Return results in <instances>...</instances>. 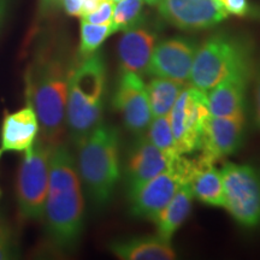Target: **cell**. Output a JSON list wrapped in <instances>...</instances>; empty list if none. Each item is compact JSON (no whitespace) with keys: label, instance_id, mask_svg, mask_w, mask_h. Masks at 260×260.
Here are the masks:
<instances>
[{"label":"cell","instance_id":"cell-1","mask_svg":"<svg viewBox=\"0 0 260 260\" xmlns=\"http://www.w3.org/2000/svg\"><path fill=\"white\" fill-rule=\"evenodd\" d=\"M51 239L69 248L83 229L84 200L76 162L64 145H54L50 158V182L44 216Z\"/></svg>","mask_w":260,"mask_h":260},{"label":"cell","instance_id":"cell-22","mask_svg":"<svg viewBox=\"0 0 260 260\" xmlns=\"http://www.w3.org/2000/svg\"><path fill=\"white\" fill-rule=\"evenodd\" d=\"M145 135L155 147L164 152L168 157L171 159L181 157L176 142H175L174 134H172L169 116L153 117L147 130L145 132Z\"/></svg>","mask_w":260,"mask_h":260},{"label":"cell","instance_id":"cell-26","mask_svg":"<svg viewBox=\"0 0 260 260\" xmlns=\"http://www.w3.org/2000/svg\"><path fill=\"white\" fill-rule=\"evenodd\" d=\"M115 4L116 3L113 0H103L94 11L81 18H82V21L93 24H112Z\"/></svg>","mask_w":260,"mask_h":260},{"label":"cell","instance_id":"cell-23","mask_svg":"<svg viewBox=\"0 0 260 260\" xmlns=\"http://www.w3.org/2000/svg\"><path fill=\"white\" fill-rule=\"evenodd\" d=\"M145 0H121L116 3L113 10V30L125 31L142 21V8Z\"/></svg>","mask_w":260,"mask_h":260},{"label":"cell","instance_id":"cell-19","mask_svg":"<svg viewBox=\"0 0 260 260\" xmlns=\"http://www.w3.org/2000/svg\"><path fill=\"white\" fill-rule=\"evenodd\" d=\"M110 251L122 260H174L176 252L170 241L158 235L138 236L110 243Z\"/></svg>","mask_w":260,"mask_h":260},{"label":"cell","instance_id":"cell-21","mask_svg":"<svg viewBox=\"0 0 260 260\" xmlns=\"http://www.w3.org/2000/svg\"><path fill=\"white\" fill-rule=\"evenodd\" d=\"M187 86L164 77H153L146 86L152 116H169L181 92Z\"/></svg>","mask_w":260,"mask_h":260},{"label":"cell","instance_id":"cell-7","mask_svg":"<svg viewBox=\"0 0 260 260\" xmlns=\"http://www.w3.org/2000/svg\"><path fill=\"white\" fill-rule=\"evenodd\" d=\"M52 147L41 139L24 152L17 178L18 207L24 218L38 219L44 216Z\"/></svg>","mask_w":260,"mask_h":260},{"label":"cell","instance_id":"cell-27","mask_svg":"<svg viewBox=\"0 0 260 260\" xmlns=\"http://www.w3.org/2000/svg\"><path fill=\"white\" fill-rule=\"evenodd\" d=\"M15 246L9 229L0 224V260L14 258Z\"/></svg>","mask_w":260,"mask_h":260},{"label":"cell","instance_id":"cell-28","mask_svg":"<svg viewBox=\"0 0 260 260\" xmlns=\"http://www.w3.org/2000/svg\"><path fill=\"white\" fill-rule=\"evenodd\" d=\"M60 4L63 5L68 15L81 17L83 10V0H60Z\"/></svg>","mask_w":260,"mask_h":260},{"label":"cell","instance_id":"cell-10","mask_svg":"<svg viewBox=\"0 0 260 260\" xmlns=\"http://www.w3.org/2000/svg\"><path fill=\"white\" fill-rule=\"evenodd\" d=\"M177 160L169 171L162 172L128 191L130 213L133 216L154 220L160 211L170 203L178 188L186 183L178 170Z\"/></svg>","mask_w":260,"mask_h":260},{"label":"cell","instance_id":"cell-17","mask_svg":"<svg viewBox=\"0 0 260 260\" xmlns=\"http://www.w3.org/2000/svg\"><path fill=\"white\" fill-rule=\"evenodd\" d=\"M40 124L37 112L27 103L23 109L6 113L0 135V157L10 152H25L37 141Z\"/></svg>","mask_w":260,"mask_h":260},{"label":"cell","instance_id":"cell-16","mask_svg":"<svg viewBox=\"0 0 260 260\" xmlns=\"http://www.w3.org/2000/svg\"><path fill=\"white\" fill-rule=\"evenodd\" d=\"M157 39L158 32L142 21L125 30L118 44L121 69L146 75Z\"/></svg>","mask_w":260,"mask_h":260},{"label":"cell","instance_id":"cell-13","mask_svg":"<svg viewBox=\"0 0 260 260\" xmlns=\"http://www.w3.org/2000/svg\"><path fill=\"white\" fill-rule=\"evenodd\" d=\"M245 133V115L233 117L210 115L201 134L199 149L204 155L216 161L236 153L243 144Z\"/></svg>","mask_w":260,"mask_h":260},{"label":"cell","instance_id":"cell-8","mask_svg":"<svg viewBox=\"0 0 260 260\" xmlns=\"http://www.w3.org/2000/svg\"><path fill=\"white\" fill-rule=\"evenodd\" d=\"M210 115L207 94L188 84L169 113L172 134L181 155L199 149L201 134Z\"/></svg>","mask_w":260,"mask_h":260},{"label":"cell","instance_id":"cell-29","mask_svg":"<svg viewBox=\"0 0 260 260\" xmlns=\"http://www.w3.org/2000/svg\"><path fill=\"white\" fill-rule=\"evenodd\" d=\"M255 117H256V123H258L260 128V74L256 81V87H255Z\"/></svg>","mask_w":260,"mask_h":260},{"label":"cell","instance_id":"cell-32","mask_svg":"<svg viewBox=\"0 0 260 260\" xmlns=\"http://www.w3.org/2000/svg\"><path fill=\"white\" fill-rule=\"evenodd\" d=\"M161 2L162 0H145V3H147V4L151 6H158Z\"/></svg>","mask_w":260,"mask_h":260},{"label":"cell","instance_id":"cell-9","mask_svg":"<svg viewBox=\"0 0 260 260\" xmlns=\"http://www.w3.org/2000/svg\"><path fill=\"white\" fill-rule=\"evenodd\" d=\"M112 104L116 111L121 113L126 130L135 135L144 134L147 130L153 116L141 75L122 70Z\"/></svg>","mask_w":260,"mask_h":260},{"label":"cell","instance_id":"cell-33","mask_svg":"<svg viewBox=\"0 0 260 260\" xmlns=\"http://www.w3.org/2000/svg\"><path fill=\"white\" fill-rule=\"evenodd\" d=\"M90 2H95V3H100V2H103V0H90Z\"/></svg>","mask_w":260,"mask_h":260},{"label":"cell","instance_id":"cell-25","mask_svg":"<svg viewBox=\"0 0 260 260\" xmlns=\"http://www.w3.org/2000/svg\"><path fill=\"white\" fill-rule=\"evenodd\" d=\"M228 15L237 17H260V10L249 0H218Z\"/></svg>","mask_w":260,"mask_h":260},{"label":"cell","instance_id":"cell-14","mask_svg":"<svg viewBox=\"0 0 260 260\" xmlns=\"http://www.w3.org/2000/svg\"><path fill=\"white\" fill-rule=\"evenodd\" d=\"M177 159H171L155 147L145 133L138 135L130 148L126 160L125 176L128 191L135 189L162 172L169 171Z\"/></svg>","mask_w":260,"mask_h":260},{"label":"cell","instance_id":"cell-24","mask_svg":"<svg viewBox=\"0 0 260 260\" xmlns=\"http://www.w3.org/2000/svg\"><path fill=\"white\" fill-rule=\"evenodd\" d=\"M115 30L112 24H93L86 21L81 22V57L90 56L96 52L103 42Z\"/></svg>","mask_w":260,"mask_h":260},{"label":"cell","instance_id":"cell-4","mask_svg":"<svg viewBox=\"0 0 260 260\" xmlns=\"http://www.w3.org/2000/svg\"><path fill=\"white\" fill-rule=\"evenodd\" d=\"M77 146L81 182L95 206H106L121 177L118 130L100 123Z\"/></svg>","mask_w":260,"mask_h":260},{"label":"cell","instance_id":"cell-12","mask_svg":"<svg viewBox=\"0 0 260 260\" xmlns=\"http://www.w3.org/2000/svg\"><path fill=\"white\" fill-rule=\"evenodd\" d=\"M159 14L182 30H201L219 24L228 17L218 0H162Z\"/></svg>","mask_w":260,"mask_h":260},{"label":"cell","instance_id":"cell-5","mask_svg":"<svg viewBox=\"0 0 260 260\" xmlns=\"http://www.w3.org/2000/svg\"><path fill=\"white\" fill-rule=\"evenodd\" d=\"M252 42L240 34L217 32L198 46L188 84L207 94L222 81L236 75L252 76Z\"/></svg>","mask_w":260,"mask_h":260},{"label":"cell","instance_id":"cell-3","mask_svg":"<svg viewBox=\"0 0 260 260\" xmlns=\"http://www.w3.org/2000/svg\"><path fill=\"white\" fill-rule=\"evenodd\" d=\"M106 92V67L99 52L73 65L68 87L65 121L76 145L102 123Z\"/></svg>","mask_w":260,"mask_h":260},{"label":"cell","instance_id":"cell-6","mask_svg":"<svg viewBox=\"0 0 260 260\" xmlns=\"http://www.w3.org/2000/svg\"><path fill=\"white\" fill-rule=\"evenodd\" d=\"M224 209L243 228L260 225V170L247 164L226 162L222 170Z\"/></svg>","mask_w":260,"mask_h":260},{"label":"cell","instance_id":"cell-15","mask_svg":"<svg viewBox=\"0 0 260 260\" xmlns=\"http://www.w3.org/2000/svg\"><path fill=\"white\" fill-rule=\"evenodd\" d=\"M181 168L194 198L210 206L224 207L222 174L214 167V160L201 153L194 160L182 158Z\"/></svg>","mask_w":260,"mask_h":260},{"label":"cell","instance_id":"cell-30","mask_svg":"<svg viewBox=\"0 0 260 260\" xmlns=\"http://www.w3.org/2000/svg\"><path fill=\"white\" fill-rule=\"evenodd\" d=\"M9 0H0V25H2L3 21H4L6 11H8Z\"/></svg>","mask_w":260,"mask_h":260},{"label":"cell","instance_id":"cell-2","mask_svg":"<svg viewBox=\"0 0 260 260\" xmlns=\"http://www.w3.org/2000/svg\"><path fill=\"white\" fill-rule=\"evenodd\" d=\"M71 65L58 54L39 53L25 74V96L37 112L42 140L59 144L67 121L68 87Z\"/></svg>","mask_w":260,"mask_h":260},{"label":"cell","instance_id":"cell-11","mask_svg":"<svg viewBox=\"0 0 260 260\" xmlns=\"http://www.w3.org/2000/svg\"><path fill=\"white\" fill-rule=\"evenodd\" d=\"M197 50V42L187 38H171L159 42L146 75L188 84Z\"/></svg>","mask_w":260,"mask_h":260},{"label":"cell","instance_id":"cell-18","mask_svg":"<svg viewBox=\"0 0 260 260\" xmlns=\"http://www.w3.org/2000/svg\"><path fill=\"white\" fill-rule=\"evenodd\" d=\"M251 76L236 75L224 80L207 93L210 113L216 117L245 115L246 92Z\"/></svg>","mask_w":260,"mask_h":260},{"label":"cell","instance_id":"cell-20","mask_svg":"<svg viewBox=\"0 0 260 260\" xmlns=\"http://www.w3.org/2000/svg\"><path fill=\"white\" fill-rule=\"evenodd\" d=\"M194 195L188 183H183L178 188L167 206L160 211L153 222L157 225L158 235L170 241L174 234L180 229L184 220L189 216L193 206Z\"/></svg>","mask_w":260,"mask_h":260},{"label":"cell","instance_id":"cell-31","mask_svg":"<svg viewBox=\"0 0 260 260\" xmlns=\"http://www.w3.org/2000/svg\"><path fill=\"white\" fill-rule=\"evenodd\" d=\"M57 4H60V0H41L42 8L45 9H51Z\"/></svg>","mask_w":260,"mask_h":260}]
</instances>
